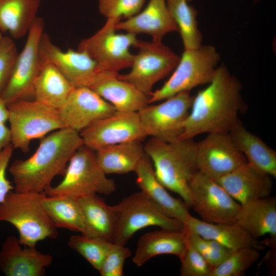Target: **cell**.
Instances as JSON below:
<instances>
[{
  "mask_svg": "<svg viewBox=\"0 0 276 276\" xmlns=\"http://www.w3.org/2000/svg\"><path fill=\"white\" fill-rule=\"evenodd\" d=\"M240 82L227 67L218 66L212 81L193 97L190 112L179 139L204 133H229L239 121L243 107Z\"/></svg>",
  "mask_w": 276,
  "mask_h": 276,
  "instance_id": "1",
  "label": "cell"
},
{
  "mask_svg": "<svg viewBox=\"0 0 276 276\" xmlns=\"http://www.w3.org/2000/svg\"><path fill=\"white\" fill-rule=\"evenodd\" d=\"M83 145L80 133L68 128L41 139L36 151L26 159H16L9 168L14 191L43 193L55 177L64 174L67 164Z\"/></svg>",
  "mask_w": 276,
  "mask_h": 276,
  "instance_id": "2",
  "label": "cell"
},
{
  "mask_svg": "<svg viewBox=\"0 0 276 276\" xmlns=\"http://www.w3.org/2000/svg\"><path fill=\"white\" fill-rule=\"evenodd\" d=\"M193 139L167 142L151 137L144 146L157 179L166 189L179 195L189 208L193 203L189 184L198 171L197 142Z\"/></svg>",
  "mask_w": 276,
  "mask_h": 276,
  "instance_id": "3",
  "label": "cell"
},
{
  "mask_svg": "<svg viewBox=\"0 0 276 276\" xmlns=\"http://www.w3.org/2000/svg\"><path fill=\"white\" fill-rule=\"evenodd\" d=\"M45 193L11 191L0 203V221L14 226L24 246H35L46 239H55L57 228L42 204Z\"/></svg>",
  "mask_w": 276,
  "mask_h": 276,
  "instance_id": "4",
  "label": "cell"
},
{
  "mask_svg": "<svg viewBox=\"0 0 276 276\" xmlns=\"http://www.w3.org/2000/svg\"><path fill=\"white\" fill-rule=\"evenodd\" d=\"M62 180L50 186L44 193L48 196H66L76 199L94 194L109 195L116 186L112 179L99 165L95 151L83 145L68 163Z\"/></svg>",
  "mask_w": 276,
  "mask_h": 276,
  "instance_id": "5",
  "label": "cell"
},
{
  "mask_svg": "<svg viewBox=\"0 0 276 276\" xmlns=\"http://www.w3.org/2000/svg\"><path fill=\"white\" fill-rule=\"evenodd\" d=\"M220 60L214 47L201 45L184 50L169 79L149 96V104L163 101L178 93L209 84L213 79Z\"/></svg>",
  "mask_w": 276,
  "mask_h": 276,
  "instance_id": "6",
  "label": "cell"
},
{
  "mask_svg": "<svg viewBox=\"0 0 276 276\" xmlns=\"http://www.w3.org/2000/svg\"><path fill=\"white\" fill-rule=\"evenodd\" d=\"M11 144L14 149L29 150L31 142L65 128L58 109L35 99H21L8 105Z\"/></svg>",
  "mask_w": 276,
  "mask_h": 276,
  "instance_id": "7",
  "label": "cell"
},
{
  "mask_svg": "<svg viewBox=\"0 0 276 276\" xmlns=\"http://www.w3.org/2000/svg\"><path fill=\"white\" fill-rule=\"evenodd\" d=\"M117 222L113 243L125 245L135 233L146 227L184 230L185 224L171 217L141 191L124 198L114 205Z\"/></svg>",
  "mask_w": 276,
  "mask_h": 276,
  "instance_id": "8",
  "label": "cell"
},
{
  "mask_svg": "<svg viewBox=\"0 0 276 276\" xmlns=\"http://www.w3.org/2000/svg\"><path fill=\"white\" fill-rule=\"evenodd\" d=\"M134 47L139 51L134 55L131 71L118 76L149 97L154 85L175 69L180 57L162 41L138 39Z\"/></svg>",
  "mask_w": 276,
  "mask_h": 276,
  "instance_id": "9",
  "label": "cell"
},
{
  "mask_svg": "<svg viewBox=\"0 0 276 276\" xmlns=\"http://www.w3.org/2000/svg\"><path fill=\"white\" fill-rule=\"evenodd\" d=\"M117 21L107 19L104 25L93 35L83 39L78 50L87 53L97 63L98 72H118L131 67L134 55L129 51L138 39L136 35L116 33Z\"/></svg>",
  "mask_w": 276,
  "mask_h": 276,
  "instance_id": "10",
  "label": "cell"
},
{
  "mask_svg": "<svg viewBox=\"0 0 276 276\" xmlns=\"http://www.w3.org/2000/svg\"><path fill=\"white\" fill-rule=\"evenodd\" d=\"M193 99L190 91H183L158 104L148 105L138 111L145 136L167 142L179 139Z\"/></svg>",
  "mask_w": 276,
  "mask_h": 276,
  "instance_id": "11",
  "label": "cell"
},
{
  "mask_svg": "<svg viewBox=\"0 0 276 276\" xmlns=\"http://www.w3.org/2000/svg\"><path fill=\"white\" fill-rule=\"evenodd\" d=\"M44 21L37 17L28 34L25 44L18 54L9 80L0 94L8 105L21 99H34V84L42 64L39 43L44 32Z\"/></svg>",
  "mask_w": 276,
  "mask_h": 276,
  "instance_id": "12",
  "label": "cell"
},
{
  "mask_svg": "<svg viewBox=\"0 0 276 276\" xmlns=\"http://www.w3.org/2000/svg\"><path fill=\"white\" fill-rule=\"evenodd\" d=\"M192 208L202 220L213 223H235L241 208L220 185L198 171L189 184Z\"/></svg>",
  "mask_w": 276,
  "mask_h": 276,
  "instance_id": "13",
  "label": "cell"
},
{
  "mask_svg": "<svg viewBox=\"0 0 276 276\" xmlns=\"http://www.w3.org/2000/svg\"><path fill=\"white\" fill-rule=\"evenodd\" d=\"M247 160L229 133L212 132L197 142L198 171L216 180L238 168Z\"/></svg>",
  "mask_w": 276,
  "mask_h": 276,
  "instance_id": "14",
  "label": "cell"
},
{
  "mask_svg": "<svg viewBox=\"0 0 276 276\" xmlns=\"http://www.w3.org/2000/svg\"><path fill=\"white\" fill-rule=\"evenodd\" d=\"M83 145L96 151L101 148L146 136L140 123L138 112L116 110L81 131Z\"/></svg>",
  "mask_w": 276,
  "mask_h": 276,
  "instance_id": "15",
  "label": "cell"
},
{
  "mask_svg": "<svg viewBox=\"0 0 276 276\" xmlns=\"http://www.w3.org/2000/svg\"><path fill=\"white\" fill-rule=\"evenodd\" d=\"M39 52L41 64H52L74 87H88L98 72L97 63L87 53L79 50L62 51L45 32L40 39Z\"/></svg>",
  "mask_w": 276,
  "mask_h": 276,
  "instance_id": "16",
  "label": "cell"
},
{
  "mask_svg": "<svg viewBox=\"0 0 276 276\" xmlns=\"http://www.w3.org/2000/svg\"><path fill=\"white\" fill-rule=\"evenodd\" d=\"M65 128L79 133L116 109L88 87H75L58 109Z\"/></svg>",
  "mask_w": 276,
  "mask_h": 276,
  "instance_id": "17",
  "label": "cell"
},
{
  "mask_svg": "<svg viewBox=\"0 0 276 276\" xmlns=\"http://www.w3.org/2000/svg\"><path fill=\"white\" fill-rule=\"evenodd\" d=\"M53 262V257L24 246L18 238L8 237L0 249V269L7 276H43Z\"/></svg>",
  "mask_w": 276,
  "mask_h": 276,
  "instance_id": "18",
  "label": "cell"
},
{
  "mask_svg": "<svg viewBox=\"0 0 276 276\" xmlns=\"http://www.w3.org/2000/svg\"><path fill=\"white\" fill-rule=\"evenodd\" d=\"M271 177L247 162L215 180L235 200L243 205L269 197L273 187Z\"/></svg>",
  "mask_w": 276,
  "mask_h": 276,
  "instance_id": "19",
  "label": "cell"
},
{
  "mask_svg": "<svg viewBox=\"0 0 276 276\" xmlns=\"http://www.w3.org/2000/svg\"><path fill=\"white\" fill-rule=\"evenodd\" d=\"M118 72H97L88 86L118 111L138 112L149 104V97L118 78Z\"/></svg>",
  "mask_w": 276,
  "mask_h": 276,
  "instance_id": "20",
  "label": "cell"
},
{
  "mask_svg": "<svg viewBox=\"0 0 276 276\" xmlns=\"http://www.w3.org/2000/svg\"><path fill=\"white\" fill-rule=\"evenodd\" d=\"M136 183L141 191L168 216L186 224L190 217L189 207L183 201L172 196L155 174L152 163L145 153L134 172Z\"/></svg>",
  "mask_w": 276,
  "mask_h": 276,
  "instance_id": "21",
  "label": "cell"
},
{
  "mask_svg": "<svg viewBox=\"0 0 276 276\" xmlns=\"http://www.w3.org/2000/svg\"><path fill=\"white\" fill-rule=\"evenodd\" d=\"M114 28L116 30H124L135 35L147 34L155 42L162 41L164 36L169 33L178 31L166 0H150L141 12L117 22Z\"/></svg>",
  "mask_w": 276,
  "mask_h": 276,
  "instance_id": "22",
  "label": "cell"
},
{
  "mask_svg": "<svg viewBox=\"0 0 276 276\" xmlns=\"http://www.w3.org/2000/svg\"><path fill=\"white\" fill-rule=\"evenodd\" d=\"M186 247L185 229L172 230L160 228L141 236L132 258V262L140 267L158 255H173L180 259Z\"/></svg>",
  "mask_w": 276,
  "mask_h": 276,
  "instance_id": "23",
  "label": "cell"
},
{
  "mask_svg": "<svg viewBox=\"0 0 276 276\" xmlns=\"http://www.w3.org/2000/svg\"><path fill=\"white\" fill-rule=\"evenodd\" d=\"M235 223L256 240L265 235L276 238L275 197L258 199L241 205Z\"/></svg>",
  "mask_w": 276,
  "mask_h": 276,
  "instance_id": "24",
  "label": "cell"
},
{
  "mask_svg": "<svg viewBox=\"0 0 276 276\" xmlns=\"http://www.w3.org/2000/svg\"><path fill=\"white\" fill-rule=\"evenodd\" d=\"M77 199L84 220L82 235L113 242L117 222L114 206L106 204L97 194Z\"/></svg>",
  "mask_w": 276,
  "mask_h": 276,
  "instance_id": "25",
  "label": "cell"
},
{
  "mask_svg": "<svg viewBox=\"0 0 276 276\" xmlns=\"http://www.w3.org/2000/svg\"><path fill=\"white\" fill-rule=\"evenodd\" d=\"M229 133L248 163L275 178L276 152L274 150L246 129L240 121Z\"/></svg>",
  "mask_w": 276,
  "mask_h": 276,
  "instance_id": "26",
  "label": "cell"
},
{
  "mask_svg": "<svg viewBox=\"0 0 276 276\" xmlns=\"http://www.w3.org/2000/svg\"><path fill=\"white\" fill-rule=\"evenodd\" d=\"M185 224L202 238L215 240L232 251L246 247L264 248L236 223H209L191 216Z\"/></svg>",
  "mask_w": 276,
  "mask_h": 276,
  "instance_id": "27",
  "label": "cell"
},
{
  "mask_svg": "<svg viewBox=\"0 0 276 276\" xmlns=\"http://www.w3.org/2000/svg\"><path fill=\"white\" fill-rule=\"evenodd\" d=\"M95 154L106 174H122L134 172L145 152L141 141H132L101 148Z\"/></svg>",
  "mask_w": 276,
  "mask_h": 276,
  "instance_id": "28",
  "label": "cell"
},
{
  "mask_svg": "<svg viewBox=\"0 0 276 276\" xmlns=\"http://www.w3.org/2000/svg\"><path fill=\"white\" fill-rule=\"evenodd\" d=\"M74 87L52 64L42 63L34 84V99L59 109Z\"/></svg>",
  "mask_w": 276,
  "mask_h": 276,
  "instance_id": "29",
  "label": "cell"
},
{
  "mask_svg": "<svg viewBox=\"0 0 276 276\" xmlns=\"http://www.w3.org/2000/svg\"><path fill=\"white\" fill-rule=\"evenodd\" d=\"M40 5V0H0V31L14 39L28 34Z\"/></svg>",
  "mask_w": 276,
  "mask_h": 276,
  "instance_id": "30",
  "label": "cell"
},
{
  "mask_svg": "<svg viewBox=\"0 0 276 276\" xmlns=\"http://www.w3.org/2000/svg\"><path fill=\"white\" fill-rule=\"evenodd\" d=\"M42 202L57 228H65L81 234L84 233V217L77 199L66 196H48L45 194Z\"/></svg>",
  "mask_w": 276,
  "mask_h": 276,
  "instance_id": "31",
  "label": "cell"
},
{
  "mask_svg": "<svg viewBox=\"0 0 276 276\" xmlns=\"http://www.w3.org/2000/svg\"><path fill=\"white\" fill-rule=\"evenodd\" d=\"M187 0H166L169 12L182 38L184 50L202 45V36L198 27L197 12Z\"/></svg>",
  "mask_w": 276,
  "mask_h": 276,
  "instance_id": "32",
  "label": "cell"
},
{
  "mask_svg": "<svg viewBox=\"0 0 276 276\" xmlns=\"http://www.w3.org/2000/svg\"><path fill=\"white\" fill-rule=\"evenodd\" d=\"M112 243L81 234L71 236L67 245L99 271Z\"/></svg>",
  "mask_w": 276,
  "mask_h": 276,
  "instance_id": "33",
  "label": "cell"
},
{
  "mask_svg": "<svg viewBox=\"0 0 276 276\" xmlns=\"http://www.w3.org/2000/svg\"><path fill=\"white\" fill-rule=\"evenodd\" d=\"M259 250L246 247L232 251L219 265L213 268L210 276H242L259 259Z\"/></svg>",
  "mask_w": 276,
  "mask_h": 276,
  "instance_id": "34",
  "label": "cell"
},
{
  "mask_svg": "<svg viewBox=\"0 0 276 276\" xmlns=\"http://www.w3.org/2000/svg\"><path fill=\"white\" fill-rule=\"evenodd\" d=\"M145 0H99L100 13L117 22L139 13Z\"/></svg>",
  "mask_w": 276,
  "mask_h": 276,
  "instance_id": "35",
  "label": "cell"
},
{
  "mask_svg": "<svg viewBox=\"0 0 276 276\" xmlns=\"http://www.w3.org/2000/svg\"><path fill=\"white\" fill-rule=\"evenodd\" d=\"M187 240L213 268L221 264L232 251L219 250L213 247L211 241L202 238L185 224Z\"/></svg>",
  "mask_w": 276,
  "mask_h": 276,
  "instance_id": "36",
  "label": "cell"
},
{
  "mask_svg": "<svg viewBox=\"0 0 276 276\" xmlns=\"http://www.w3.org/2000/svg\"><path fill=\"white\" fill-rule=\"evenodd\" d=\"M180 260V275L210 276L212 268L187 240L186 250Z\"/></svg>",
  "mask_w": 276,
  "mask_h": 276,
  "instance_id": "37",
  "label": "cell"
},
{
  "mask_svg": "<svg viewBox=\"0 0 276 276\" xmlns=\"http://www.w3.org/2000/svg\"><path fill=\"white\" fill-rule=\"evenodd\" d=\"M131 250L125 245L112 243L99 272L102 276H123L126 260Z\"/></svg>",
  "mask_w": 276,
  "mask_h": 276,
  "instance_id": "38",
  "label": "cell"
},
{
  "mask_svg": "<svg viewBox=\"0 0 276 276\" xmlns=\"http://www.w3.org/2000/svg\"><path fill=\"white\" fill-rule=\"evenodd\" d=\"M18 54L13 39L3 36L0 42V94L9 80Z\"/></svg>",
  "mask_w": 276,
  "mask_h": 276,
  "instance_id": "39",
  "label": "cell"
},
{
  "mask_svg": "<svg viewBox=\"0 0 276 276\" xmlns=\"http://www.w3.org/2000/svg\"><path fill=\"white\" fill-rule=\"evenodd\" d=\"M13 150V146L10 143L0 151V203L9 192L14 190V187L6 176L7 169Z\"/></svg>",
  "mask_w": 276,
  "mask_h": 276,
  "instance_id": "40",
  "label": "cell"
},
{
  "mask_svg": "<svg viewBox=\"0 0 276 276\" xmlns=\"http://www.w3.org/2000/svg\"><path fill=\"white\" fill-rule=\"evenodd\" d=\"M9 120V109L7 104L0 96V151L11 143L10 130L6 125Z\"/></svg>",
  "mask_w": 276,
  "mask_h": 276,
  "instance_id": "41",
  "label": "cell"
},
{
  "mask_svg": "<svg viewBox=\"0 0 276 276\" xmlns=\"http://www.w3.org/2000/svg\"><path fill=\"white\" fill-rule=\"evenodd\" d=\"M3 36H2V34H1V31H0V42H1V40H2V38H3Z\"/></svg>",
  "mask_w": 276,
  "mask_h": 276,
  "instance_id": "42",
  "label": "cell"
},
{
  "mask_svg": "<svg viewBox=\"0 0 276 276\" xmlns=\"http://www.w3.org/2000/svg\"><path fill=\"white\" fill-rule=\"evenodd\" d=\"M260 0H254V2L255 3H256V2H258V1H259Z\"/></svg>",
  "mask_w": 276,
  "mask_h": 276,
  "instance_id": "43",
  "label": "cell"
},
{
  "mask_svg": "<svg viewBox=\"0 0 276 276\" xmlns=\"http://www.w3.org/2000/svg\"><path fill=\"white\" fill-rule=\"evenodd\" d=\"M187 1H188V2H190V1H191V0H187Z\"/></svg>",
  "mask_w": 276,
  "mask_h": 276,
  "instance_id": "44",
  "label": "cell"
}]
</instances>
